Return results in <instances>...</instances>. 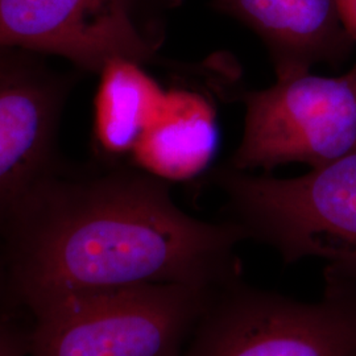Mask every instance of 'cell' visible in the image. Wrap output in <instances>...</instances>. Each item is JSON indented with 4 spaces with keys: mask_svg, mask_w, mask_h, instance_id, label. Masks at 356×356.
<instances>
[{
    "mask_svg": "<svg viewBox=\"0 0 356 356\" xmlns=\"http://www.w3.org/2000/svg\"><path fill=\"white\" fill-rule=\"evenodd\" d=\"M229 222L273 247L285 263L327 261L325 272L356 280V149L301 177L218 173Z\"/></svg>",
    "mask_w": 356,
    "mask_h": 356,
    "instance_id": "7a4b0ae2",
    "label": "cell"
},
{
    "mask_svg": "<svg viewBox=\"0 0 356 356\" xmlns=\"http://www.w3.org/2000/svg\"><path fill=\"white\" fill-rule=\"evenodd\" d=\"M36 54L0 47V223L51 173L67 85Z\"/></svg>",
    "mask_w": 356,
    "mask_h": 356,
    "instance_id": "52a82bcc",
    "label": "cell"
},
{
    "mask_svg": "<svg viewBox=\"0 0 356 356\" xmlns=\"http://www.w3.org/2000/svg\"><path fill=\"white\" fill-rule=\"evenodd\" d=\"M214 291L149 284L66 296L33 312L28 354L181 356Z\"/></svg>",
    "mask_w": 356,
    "mask_h": 356,
    "instance_id": "3957f363",
    "label": "cell"
},
{
    "mask_svg": "<svg viewBox=\"0 0 356 356\" xmlns=\"http://www.w3.org/2000/svg\"><path fill=\"white\" fill-rule=\"evenodd\" d=\"M0 47L60 56L99 73L115 60L145 63L154 51L129 0H0Z\"/></svg>",
    "mask_w": 356,
    "mask_h": 356,
    "instance_id": "8992f818",
    "label": "cell"
},
{
    "mask_svg": "<svg viewBox=\"0 0 356 356\" xmlns=\"http://www.w3.org/2000/svg\"><path fill=\"white\" fill-rule=\"evenodd\" d=\"M325 281L317 302L242 280L216 289L181 356H356V280Z\"/></svg>",
    "mask_w": 356,
    "mask_h": 356,
    "instance_id": "277c9868",
    "label": "cell"
},
{
    "mask_svg": "<svg viewBox=\"0 0 356 356\" xmlns=\"http://www.w3.org/2000/svg\"><path fill=\"white\" fill-rule=\"evenodd\" d=\"M223 1L266 40L277 76L309 72L316 63L342 64L353 49L337 0Z\"/></svg>",
    "mask_w": 356,
    "mask_h": 356,
    "instance_id": "ba28073f",
    "label": "cell"
},
{
    "mask_svg": "<svg viewBox=\"0 0 356 356\" xmlns=\"http://www.w3.org/2000/svg\"><path fill=\"white\" fill-rule=\"evenodd\" d=\"M244 131L234 170L326 165L356 149V66L339 76L296 72L243 95Z\"/></svg>",
    "mask_w": 356,
    "mask_h": 356,
    "instance_id": "5b68a950",
    "label": "cell"
},
{
    "mask_svg": "<svg viewBox=\"0 0 356 356\" xmlns=\"http://www.w3.org/2000/svg\"><path fill=\"white\" fill-rule=\"evenodd\" d=\"M337 6L344 31L356 42V0H337Z\"/></svg>",
    "mask_w": 356,
    "mask_h": 356,
    "instance_id": "7c38bea8",
    "label": "cell"
},
{
    "mask_svg": "<svg viewBox=\"0 0 356 356\" xmlns=\"http://www.w3.org/2000/svg\"><path fill=\"white\" fill-rule=\"evenodd\" d=\"M95 102L97 136L104 151H134L164 101L165 91L129 60H115L102 72Z\"/></svg>",
    "mask_w": 356,
    "mask_h": 356,
    "instance_id": "30bf717a",
    "label": "cell"
},
{
    "mask_svg": "<svg viewBox=\"0 0 356 356\" xmlns=\"http://www.w3.org/2000/svg\"><path fill=\"white\" fill-rule=\"evenodd\" d=\"M51 175L4 223L13 288L32 312L76 293L149 284L218 289L242 280V229L188 216L164 179L132 170Z\"/></svg>",
    "mask_w": 356,
    "mask_h": 356,
    "instance_id": "6da1fadb",
    "label": "cell"
},
{
    "mask_svg": "<svg viewBox=\"0 0 356 356\" xmlns=\"http://www.w3.org/2000/svg\"><path fill=\"white\" fill-rule=\"evenodd\" d=\"M0 356H29L28 342H23L8 326L0 323Z\"/></svg>",
    "mask_w": 356,
    "mask_h": 356,
    "instance_id": "8fae6325",
    "label": "cell"
},
{
    "mask_svg": "<svg viewBox=\"0 0 356 356\" xmlns=\"http://www.w3.org/2000/svg\"><path fill=\"white\" fill-rule=\"evenodd\" d=\"M218 147L213 104L191 90L165 91L164 101L132 154L141 169L164 181L197 177Z\"/></svg>",
    "mask_w": 356,
    "mask_h": 356,
    "instance_id": "9c48e42d",
    "label": "cell"
}]
</instances>
